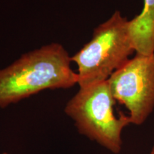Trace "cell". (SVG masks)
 Here are the masks:
<instances>
[{
  "mask_svg": "<svg viewBox=\"0 0 154 154\" xmlns=\"http://www.w3.org/2000/svg\"><path fill=\"white\" fill-rule=\"evenodd\" d=\"M150 154H154V147L153 148V149H152V151Z\"/></svg>",
  "mask_w": 154,
  "mask_h": 154,
  "instance_id": "cell-6",
  "label": "cell"
},
{
  "mask_svg": "<svg viewBox=\"0 0 154 154\" xmlns=\"http://www.w3.org/2000/svg\"><path fill=\"white\" fill-rule=\"evenodd\" d=\"M2 154H8L7 153H2Z\"/></svg>",
  "mask_w": 154,
  "mask_h": 154,
  "instance_id": "cell-7",
  "label": "cell"
},
{
  "mask_svg": "<svg viewBox=\"0 0 154 154\" xmlns=\"http://www.w3.org/2000/svg\"><path fill=\"white\" fill-rule=\"evenodd\" d=\"M129 21L116 11L94 29L90 42L71 57L76 64L79 87L106 82L134 52Z\"/></svg>",
  "mask_w": 154,
  "mask_h": 154,
  "instance_id": "cell-2",
  "label": "cell"
},
{
  "mask_svg": "<svg viewBox=\"0 0 154 154\" xmlns=\"http://www.w3.org/2000/svg\"><path fill=\"white\" fill-rule=\"evenodd\" d=\"M107 81L114 99L129 111L131 124H143L154 108V53L136 54Z\"/></svg>",
  "mask_w": 154,
  "mask_h": 154,
  "instance_id": "cell-4",
  "label": "cell"
},
{
  "mask_svg": "<svg viewBox=\"0 0 154 154\" xmlns=\"http://www.w3.org/2000/svg\"><path fill=\"white\" fill-rule=\"evenodd\" d=\"M129 33L136 54L154 53V0H144L140 14L129 21Z\"/></svg>",
  "mask_w": 154,
  "mask_h": 154,
  "instance_id": "cell-5",
  "label": "cell"
},
{
  "mask_svg": "<svg viewBox=\"0 0 154 154\" xmlns=\"http://www.w3.org/2000/svg\"><path fill=\"white\" fill-rule=\"evenodd\" d=\"M116 100L108 81L79 87L65 107V113L75 121L81 134L114 153L121 151V132L131 124L128 116L116 117L113 111Z\"/></svg>",
  "mask_w": 154,
  "mask_h": 154,
  "instance_id": "cell-3",
  "label": "cell"
},
{
  "mask_svg": "<svg viewBox=\"0 0 154 154\" xmlns=\"http://www.w3.org/2000/svg\"><path fill=\"white\" fill-rule=\"evenodd\" d=\"M72 59L62 45L52 43L22 55L0 69V108L46 89L68 88L78 84Z\"/></svg>",
  "mask_w": 154,
  "mask_h": 154,
  "instance_id": "cell-1",
  "label": "cell"
}]
</instances>
